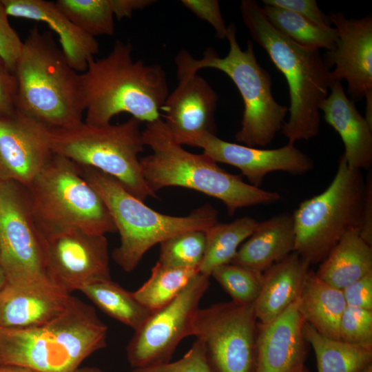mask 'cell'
Listing matches in <instances>:
<instances>
[{"label": "cell", "mask_w": 372, "mask_h": 372, "mask_svg": "<svg viewBox=\"0 0 372 372\" xmlns=\"http://www.w3.org/2000/svg\"><path fill=\"white\" fill-rule=\"evenodd\" d=\"M130 42L116 41L111 52L91 59L81 74L85 123L110 124L121 113H128L141 122L161 118L169 94L166 73L158 64L134 60Z\"/></svg>", "instance_id": "cell-1"}, {"label": "cell", "mask_w": 372, "mask_h": 372, "mask_svg": "<svg viewBox=\"0 0 372 372\" xmlns=\"http://www.w3.org/2000/svg\"><path fill=\"white\" fill-rule=\"evenodd\" d=\"M107 329L93 307L72 296L65 309L45 323L0 327V364L37 372H74L106 347Z\"/></svg>", "instance_id": "cell-2"}, {"label": "cell", "mask_w": 372, "mask_h": 372, "mask_svg": "<svg viewBox=\"0 0 372 372\" xmlns=\"http://www.w3.org/2000/svg\"><path fill=\"white\" fill-rule=\"evenodd\" d=\"M239 8L252 39L287 81L289 117L282 131L288 143L316 136L320 127V105L333 83L319 50L302 46L278 31L256 1L242 0Z\"/></svg>", "instance_id": "cell-3"}, {"label": "cell", "mask_w": 372, "mask_h": 372, "mask_svg": "<svg viewBox=\"0 0 372 372\" xmlns=\"http://www.w3.org/2000/svg\"><path fill=\"white\" fill-rule=\"evenodd\" d=\"M142 136L152 153L140 158V163L145 180L155 193L167 187L192 189L221 200L229 216L238 209L275 203L281 198L276 192L254 187L241 176L226 172L207 154L185 149L161 118L147 123Z\"/></svg>", "instance_id": "cell-4"}, {"label": "cell", "mask_w": 372, "mask_h": 372, "mask_svg": "<svg viewBox=\"0 0 372 372\" xmlns=\"http://www.w3.org/2000/svg\"><path fill=\"white\" fill-rule=\"evenodd\" d=\"M15 76V108L50 130L82 122L85 105L81 74L68 63L50 31L34 26L23 42Z\"/></svg>", "instance_id": "cell-5"}, {"label": "cell", "mask_w": 372, "mask_h": 372, "mask_svg": "<svg viewBox=\"0 0 372 372\" xmlns=\"http://www.w3.org/2000/svg\"><path fill=\"white\" fill-rule=\"evenodd\" d=\"M226 39L229 45L223 57L207 48L200 59L180 50L175 58L178 79L196 74L201 69L213 68L227 74L238 88L244 103L241 127L235 135L242 145L262 147L270 144L282 129L289 107L279 104L272 94L269 72L257 61L254 42L249 40L242 50L234 23L227 25Z\"/></svg>", "instance_id": "cell-6"}, {"label": "cell", "mask_w": 372, "mask_h": 372, "mask_svg": "<svg viewBox=\"0 0 372 372\" xmlns=\"http://www.w3.org/2000/svg\"><path fill=\"white\" fill-rule=\"evenodd\" d=\"M82 175L105 203L120 235L112 252L125 271H132L152 247L176 234L205 230L218 223V212L210 204L189 215L174 216L158 212L131 194L117 180L98 169L79 165Z\"/></svg>", "instance_id": "cell-7"}, {"label": "cell", "mask_w": 372, "mask_h": 372, "mask_svg": "<svg viewBox=\"0 0 372 372\" xmlns=\"http://www.w3.org/2000/svg\"><path fill=\"white\" fill-rule=\"evenodd\" d=\"M26 188L41 234L71 227L100 235L117 232L105 203L79 165L64 156L53 154Z\"/></svg>", "instance_id": "cell-8"}, {"label": "cell", "mask_w": 372, "mask_h": 372, "mask_svg": "<svg viewBox=\"0 0 372 372\" xmlns=\"http://www.w3.org/2000/svg\"><path fill=\"white\" fill-rule=\"evenodd\" d=\"M140 123L132 117L117 125L94 126L83 121L71 127L50 130L52 150L79 165L111 176L144 202L158 196L142 172L139 154L145 145Z\"/></svg>", "instance_id": "cell-9"}, {"label": "cell", "mask_w": 372, "mask_h": 372, "mask_svg": "<svg viewBox=\"0 0 372 372\" xmlns=\"http://www.w3.org/2000/svg\"><path fill=\"white\" fill-rule=\"evenodd\" d=\"M364 191L361 170L350 167L342 155L327 188L302 201L292 214L294 251L310 265L320 263L344 234L360 231Z\"/></svg>", "instance_id": "cell-10"}, {"label": "cell", "mask_w": 372, "mask_h": 372, "mask_svg": "<svg viewBox=\"0 0 372 372\" xmlns=\"http://www.w3.org/2000/svg\"><path fill=\"white\" fill-rule=\"evenodd\" d=\"M0 265L8 283L25 287L48 280L41 234L28 189L0 180Z\"/></svg>", "instance_id": "cell-11"}, {"label": "cell", "mask_w": 372, "mask_h": 372, "mask_svg": "<svg viewBox=\"0 0 372 372\" xmlns=\"http://www.w3.org/2000/svg\"><path fill=\"white\" fill-rule=\"evenodd\" d=\"M256 331L254 304L231 301L199 308L192 335L203 342L215 372H254Z\"/></svg>", "instance_id": "cell-12"}, {"label": "cell", "mask_w": 372, "mask_h": 372, "mask_svg": "<svg viewBox=\"0 0 372 372\" xmlns=\"http://www.w3.org/2000/svg\"><path fill=\"white\" fill-rule=\"evenodd\" d=\"M209 285V276L198 273L171 302L153 312L134 331L126 347L133 369L170 362L178 344L192 335L194 318Z\"/></svg>", "instance_id": "cell-13"}, {"label": "cell", "mask_w": 372, "mask_h": 372, "mask_svg": "<svg viewBox=\"0 0 372 372\" xmlns=\"http://www.w3.org/2000/svg\"><path fill=\"white\" fill-rule=\"evenodd\" d=\"M41 236L46 276L68 293L111 279L105 235L71 227Z\"/></svg>", "instance_id": "cell-14"}, {"label": "cell", "mask_w": 372, "mask_h": 372, "mask_svg": "<svg viewBox=\"0 0 372 372\" xmlns=\"http://www.w3.org/2000/svg\"><path fill=\"white\" fill-rule=\"evenodd\" d=\"M190 146L203 149L216 163L240 169L250 185L260 187L266 176L273 172L301 175L313 169V160L294 144L276 149H262L230 143L211 133H204L194 139Z\"/></svg>", "instance_id": "cell-15"}, {"label": "cell", "mask_w": 372, "mask_h": 372, "mask_svg": "<svg viewBox=\"0 0 372 372\" xmlns=\"http://www.w3.org/2000/svg\"><path fill=\"white\" fill-rule=\"evenodd\" d=\"M338 32L335 47L323 58L334 81L346 80L351 98L359 101L372 92V17L347 19L342 12L327 15Z\"/></svg>", "instance_id": "cell-16"}, {"label": "cell", "mask_w": 372, "mask_h": 372, "mask_svg": "<svg viewBox=\"0 0 372 372\" xmlns=\"http://www.w3.org/2000/svg\"><path fill=\"white\" fill-rule=\"evenodd\" d=\"M50 129L17 110L0 117V176L27 187L53 155Z\"/></svg>", "instance_id": "cell-17"}, {"label": "cell", "mask_w": 372, "mask_h": 372, "mask_svg": "<svg viewBox=\"0 0 372 372\" xmlns=\"http://www.w3.org/2000/svg\"><path fill=\"white\" fill-rule=\"evenodd\" d=\"M161 111L164 123L176 143L189 145L204 133L216 134L215 112L218 96L198 73L178 79Z\"/></svg>", "instance_id": "cell-18"}, {"label": "cell", "mask_w": 372, "mask_h": 372, "mask_svg": "<svg viewBox=\"0 0 372 372\" xmlns=\"http://www.w3.org/2000/svg\"><path fill=\"white\" fill-rule=\"evenodd\" d=\"M297 301L272 322L257 323L254 372H295L304 366L307 342Z\"/></svg>", "instance_id": "cell-19"}, {"label": "cell", "mask_w": 372, "mask_h": 372, "mask_svg": "<svg viewBox=\"0 0 372 372\" xmlns=\"http://www.w3.org/2000/svg\"><path fill=\"white\" fill-rule=\"evenodd\" d=\"M71 296L49 279L25 287L6 282L0 290V327L25 329L45 323L65 309Z\"/></svg>", "instance_id": "cell-20"}, {"label": "cell", "mask_w": 372, "mask_h": 372, "mask_svg": "<svg viewBox=\"0 0 372 372\" xmlns=\"http://www.w3.org/2000/svg\"><path fill=\"white\" fill-rule=\"evenodd\" d=\"M8 16L46 23L59 37L69 65L84 72L99 52L96 39L76 26L56 6L45 0H1Z\"/></svg>", "instance_id": "cell-21"}, {"label": "cell", "mask_w": 372, "mask_h": 372, "mask_svg": "<svg viewBox=\"0 0 372 372\" xmlns=\"http://www.w3.org/2000/svg\"><path fill=\"white\" fill-rule=\"evenodd\" d=\"M329 90L331 93L320 105V111L340 134L347 165L360 170L369 169L372 165V125L347 96L341 82L334 81Z\"/></svg>", "instance_id": "cell-22"}, {"label": "cell", "mask_w": 372, "mask_h": 372, "mask_svg": "<svg viewBox=\"0 0 372 372\" xmlns=\"http://www.w3.org/2000/svg\"><path fill=\"white\" fill-rule=\"evenodd\" d=\"M309 266L293 251L262 273L261 290L254 303L258 323L272 322L298 300Z\"/></svg>", "instance_id": "cell-23"}, {"label": "cell", "mask_w": 372, "mask_h": 372, "mask_svg": "<svg viewBox=\"0 0 372 372\" xmlns=\"http://www.w3.org/2000/svg\"><path fill=\"white\" fill-rule=\"evenodd\" d=\"M292 214L280 213L258 223L231 263L263 273L295 250Z\"/></svg>", "instance_id": "cell-24"}, {"label": "cell", "mask_w": 372, "mask_h": 372, "mask_svg": "<svg viewBox=\"0 0 372 372\" xmlns=\"http://www.w3.org/2000/svg\"><path fill=\"white\" fill-rule=\"evenodd\" d=\"M304 322L328 338L339 340V325L347 307L342 291L309 270L298 299Z\"/></svg>", "instance_id": "cell-25"}, {"label": "cell", "mask_w": 372, "mask_h": 372, "mask_svg": "<svg viewBox=\"0 0 372 372\" xmlns=\"http://www.w3.org/2000/svg\"><path fill=\"white\" fill-rule=\"evenodd\" d=\"M372 273V246L359 230L344 234L320 263L316 275L331 285L342 289Z\"/></svg>", "instance_id": "cell-26"}, {"label": "cell", "mask_w": 372, "mask_h": 372, "mask_svg": "<svg viewBox=\"0 0 372 372\" xmlns=\"http://www.w3.org/2000/svg\"><path fill=\"white\" fill-rule=\"evenodd\" d=\"M303 333L314 351L318 372H362L371 364V347L328 338L305 322Z\"/></svg>", "instance_id": "cell-27"}, {"label": "cell", "mask_w": 372, "mask_h": 372, "mask_svg": "<svg viewBox=\"0 0 372 372\" xmlns=\"http://www.w3.org/2000/svg\"><path fill=\"white\" fill-rule=\"evenodd\" d=\"M258 224L254 218L245 216L229 223H217L205 229L206 246L199 273L210 277L216 267L231 263Z\"/></svg>", "instance_id": "cell-28"}, {"label": "cell", "mask_w": 372, "mask_h": 372, "mask_svg": "<svg viewBox=\"0 0 372 372\" xmlns=\"http://www.w3.org/2000/svg\"><path fill=\"white\" fill-rule=\"evenodd\" d=\"M79 291L105 314L134 331L152 313L136 300L132 292L112 279L89 284Z\"/></svg>", "instance_id": "cell-29"}, {"label": "cell", "mask_w": 372, "mask_h": 372, "mask_svg": "<svg viewBox=\"0 0 372 372\" xmlns=\"http://www.w3.org/2000/svg\"><path fill=\"white\" fill-rule=\"evenodd\" d=\"M262 11L268 21L296 43L311 49L333 50L338 39L335 28H323L289 10L263 5Z\"/></svg>", "instance_id": "cell-30"}, {"label": "cell", "mask_w": 372, "mask_h": 372, "mask_svg": "<svg viewBox=\"0 0 372 372\" xmlns=\"http://www.w3.org/2000/svg\"><path fill=\"white\" fill-rule=\"evenodd\" d=\"M198 273V268L171 267L156 262L147 280L132 293L153 313L174 300Z\"/></svg>", "instance_id": "cell-31"}, {"label": "cell", "mask_w": 372, "mask_h": 372, "mask_svg": "<svg viewBox=\"0 0 372 372\" xmlns=\"http://www.w3.org/2000/svg\"><path fill=\"white\" fill-rule=\"evenodd\" d=\"M56 7L79 28L96 37L115 31L110 0H57Z\"/></svg>", "instance_id": "cell-32"}, {"label": "cell", "mask_w": 372, "mask_h": 372, "mask_svg": "<svg viewBox=\"0 0 372 372\" xmlns=\"http://www.w3.org/2000/svg\"><path fill=\"white\" fill-rule=\"evenodd\" d=\"M159 264L176 268H198L203 258L205 230H193L173 236L160 244Z\"/></svg>", "instance_id": "cell-33"}, {"label": "cell", "mask_w": 372, "mask_h": 372, "mask_svg": "<svg viewBox=\"0 0 372 372\" xmlns=\"http://www.w3.org/2000/svg\"><path fill=\"white\" fill-rule=\"evenodd\" d=\"M211 276L231 296L233 302L241 304H254L262 287V273L229 263L216 267Z\"/></svg>", "instance_id": "cell-34"}, {"label": "cell", "mask_w": 372, "mask_h": 372, "mask_svg": "<svg viewBox=\"0 0 372 372\" xmlns=\"http://www.w3.org/2000/svg\"><path fill=\"white\" fill-rule=\"evenodd\" d=\"M339 340L372 348V311L347 306L340 322Z\"/></svg>", "instance_id": "cell-35"}, {"label": "cell", "mask_w": 372, "mask_h": 372, "mask_svg": "<svg viewBox=\"0 0 372 372\" xmlns=\"http://www.w3.org/2000/svg\"><path fill=\"white\" fill-rule=\"evenodd\" d=\"M131 372H215L207 358L204 345L196 340L179 360L149 367L133 369Z\"/></svg>", "instance_id": "cell-36"}, {"label": "cell", "mask_w": 372, "mask_h": 372, "mask_svg": "<svg viewBox=\"0 0 372 372\" xmlns=\"http://www.w3.org/2000/svg\"><path fill=\"white\" fill-rule=\"evenodd\" d=\"M23 47V42L11 27L8 15L0 0V58L14 74Z\"/></svg>", "instance_id": "cell-37"}, {"label": "cell", "mask_w": 372, "mask_h": 372, "mask_svg": "<svg viewBox=\"0 0 372 372\" xmlns=\"http://www.w3.org/2000/svg\"><path fill=\"white\" fill-rule=\"evenodd\" d=\"M180 2L198 18L209 23L214 29L217 38L226 39L227 26L218 0H182Z\"/></svg>", "instance_id": "cell-38"}, {"label": "cell", "mask_w": 372, "mask_h": 372, "mask_svg": "<svg viewBox=\"0 0 372 372\" xmlns=\"http://www.w3.org/2000/svg\"><path fill=\"white\" fill-rule=\"evenodd\" d=\"M263 4L278 7L293 12L315 25L327 28L330 21L315 0H262Z\"/></svg>", "instance_id": "cell-39"}, {"label": "cell", "mask_w": 372, "mask_h": 372, "mask_svg": "<svg viewBox=\"0 0 372 372\" xmlns=\"http://www.w3.org/2000/svg\"><path fill=\"white\" fill-rule=\"evenodd\" d=\"M347 306L372 311V273L342 289Z\"/></svg>", "instance_id": "cell-40"}, {"label": "cell", "mask_w": 372, "mask_h": 372, "mask_svg": "<svg viewBox=\"0 0 372 372\" xmlns=\"http://www.w3.org/2000/svg\"><path fill=\"white\" fill-rule=\"evenodd\" d=\"M17 81L0 58V117L8 116L16 111Z\"/></svg>", "instance_id": "cell-41"}, {"label": "cell", "mask_w": 372, "mask_h": 372, "mask_svg": "<svg viewBox=\"0 0 372 372\" xmlns=\"http://www.w3.org/2000/svg\"><path fill=\"white\" fill-rule=\"evenodd\" d=\"M361 238L372 246V174L369 173L365 180V191L360 230Z\"/></svg>", "instance_id": "cell-42"}, {"label": "cell", "mask_w": 372, "mask_h": 372, "mask_svg": "<svg viewBox=\"0 0 372 372\" xmlns=\"http://www.w3.org/2000/svg\"><path fill=\"white\" fill-rule=\"evenodd\" d=\"M114 17L121 20L130 17L135 10H141L153 4L152 0H110Z\"/></svg>", "instance_id": "cell-43"}, {"label": "cell", "mask_w": 372, "mask_h": 372, "mask_svg": "<svg viewBox=\"0 0 372 372\" xmlns=\"http://www.w3.org/2000/svg\"><path fill=\"white\" fill-rule=\"evenodd\" d=\"M0 372H37L32 369L16 365L0 364Z\"/></svg>", "instance_id": "cell-44"}, {"label": "cell", "mask_w": 372, "mask_h": 372, "mask_svg": "<svg viewBox=\"0 0 372 372\" xmlns=\"http://www.w3.org/2000/svg\"><path fill=\"white\" fill-rule=\"evenodd\" d=\"M366 112L364 118L372 125V92L365 95Z\"/></svg>", "instance_id": "cell-45"}, {"label": "cell", "mask_w": 372, "mask_h": 372, "mask_svg": "<svg viewBox=\"0 0 372 372\" xmlns=\"http://www.w3.org/2000/svg\"><path fill=\"white\" fill-rule=\"evenodd\" d=\"M74 372H105L99 368L94 366L79 367Z\"/></svg>", "instance_id": "cell-46"}, {"label": "cell", "mask_w": 372, "mask_h": 372, "mask_svg": "<svg viewBox=\"0 0 372 372\" xmlns=\"http://www.w3.org/2000/svg\"><path fill=\"white\" fill-rule=\"evenodd\" d=\"M6 282L7 281H6L5 273L0 265V290L3 288V287L6 285Z\"/></svg>", "instance_id": "cell-47"}, {"label": "cell", "mask_w": 372, "mask_h": 372, "mask_svg": "<svg viewBox=\"0 0 372 372\" xmlns=\"http://www.w3.org/2000/svg\"><path fill=\"white\" fill-rule=\"evenodd\" d=\"M362 372H372V364H369Z\"/></svg>", "instance_id": "cell-48"}, {"label": "cell", "mask_w": 372, "mask_h": 372, "mask_svg": "<svg viewBox=\"0 0 372 372\" xmlns=\"http://www.w3.org/2000/svg\"><path fill=\"white\" fill-rule=\"evenodd\" d=\"M295 372H309L307 369L304 366H302V367H300L299 369H298Z\"/></svg>", "instance_id": "cell-49"}, {"label": "cell", "mask_w": 372, "mask_h": 372, "mask_svg": "<svg viewBox=\"0 0 372 372\" xmlns=\"http://www.w3.org/2000/svg\"><path fill=\"white\" fill-rule=\"evenodd\" d=\"M0 180H1V176H0Z\"/></svg>", "instance_id": "cell-50"}]
</instances>
